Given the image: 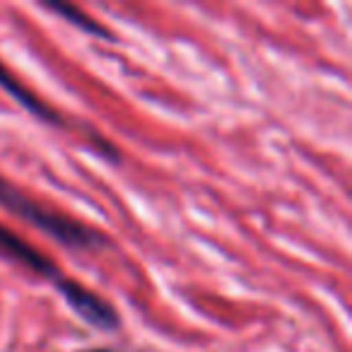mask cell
<instances>
[{"mask_svg": "<svg viewBox=\"0 0 352 352\" xmlns=\"http://www.w3.org/2000/svg\"><path fill=\"white\" fill-rule=\"evenodd\" d=\"M0 258L10 261L15 265H22L32 275L54 285V289L65 299V304L87 326H92L94 331L116 333L121 328V316H118V311L113 309L111 302H107L102 294L92 292V289L85 287L78 280L68 278L44 251L32 246L30 241L22 239L12 230H8L6 225H0Z\"/></svg>", "mask_w": 352, "mask_h": 352, "instance_id": "obj_1", "label": "cell"}, {"mask_svg": "<svg viewBox=\"0 0 352 352\" xmlns=\"http://www.w3.org/2000/svg\"><path fill=\"white\" fill-rule=\"evenodd\" d=\"M0 208L15 215L17 220L34 227V230L44 232L56 244L65 246L70 251L92 254V251L109 246L107 234L99 232L97 227H89L87 222H80L75 217H68L63 212H56L51 208L41 206L39 201L27 196L22 188H17L15 184H10L3 176H0Z\"/></svg>", "mask_w": 352, "mask_h": 352, "instance_id": "obj_2", "label": "cell"}, {"mask_svg": "<svg viewBox=\"0 0 352 352\" xmlns=\"http://www.w3.org/2000/svg\"><path fill=\"white\" fill-rule=\"evenodd\" d=\"M0 89H3L8 97L15 99L25 111H30L34 118H39L41 123H46V126H56V128L65 126V118L60 116L54 107H49L41 97H36L27 85H22L20 80L15 78V73L3 65V60H0Z\"/></svg>", "mask_w": 352, "mask_h": 352, "instance_id": "obj_3", "label": "cell"}, {"mask_svg": "<svg viewBox=\"0 0 352 352\" xmlns=\"http://www.w3.org/2000/svg\"><path fill=\"white\" fill-rule=\"evenodd\" d=\"M41 8L49 10V12H54V15L63 17L68 25H73L75 30L85 32V34L97 36V39H104V41H113V34L102 25V22H97L94 17H89L87 12H82L80 8L70 6V3H51V0H46V3H41Z\"/></svg>", "mask_w": 352, "mask_h": 352, "instance_id": "obj_4", "label": "cell"}, {"mask_svg": "<svg viewBox=\"0 0 352 352\" xmlns=\"http://www.w3.org/2000/svg\"><path fill=\"white\" fill-rule=\"evenodd\" d=\"M80 352H123V350H111V347H92V350H80Z\"/></svg>", "mask_w": 352, "mask_h": 352, "instance_id": "obj_5", "label": "cell"}]
</instances>
